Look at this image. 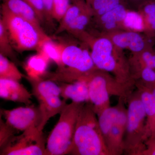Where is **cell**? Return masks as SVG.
Listing matches in <instances>:
<instances>
[{
    "label": "cell",
    "instance_id": "9a60e30c",
    "mask_svg": "<svg viewBox=\"0 0 155 155\" xmlns=\"http://www.w3.org/2000/svg\"><path fill=\"white\" fill-rule=\"evenodd\" d=\"M61 90V96L64 99L71 100L76 103L89 102L88 85L84 81L79 80L71 83L59 82Z\"/></svg>",
    "mask_w": 155,
    "mask_h": 155
},
{
    "label": "cell",
    "instance_id": "484cf974",
    "mask_svg": "<svg viewBox=\"0 0 155 155\" xmlns=\"http://www.w3.org/2000/svg\"><path fill=\"white\" fill-rule=\"evenodd\" d=\"M12 45L8 31L2 20L0 19V54L9 58L15 64H19Z\"/></svg>",
    "mask_w": 155,
    "mask_h": 155
},
{
    "label": "cell",
    "instance_id": "4dcf8cb0",
    "mask_svg": "<svg viewBox=\"0 0 155 155\" xmlns=\"http://www.w3.org/2000/svg\"><path fill=\"white\" fill-rule=\"evenodd\" d=\"M34 10L41 22L46 19V14L43 0H24Z\"/></svg>",
    "mask_w": 155,
    "mask_h": 155
},
{
    "label": "cell",
    "instance_id": "d6986e66",
    "mask_svg": "<svg viewBox=\"0 0 155 155\" xmlns=\"http://www.w3.org/2000/svg\"><path fill=\"white\" fill-rule=\"evenodd\" d=\"M50 60L41 52L31 56L26 61L24 68L27 77L33 79L43 78L48 73Z\"/></svg>",
    "mask_w": 155,
    "mask_h": 155
},
{
    "label": "cell",
    "instance_id": "cb8c5ba5",
    "mask_svg": "<svg viewBox=\"0 0 155 155\" xmlns=\"http://www.w3.org/2000/svg\"><path fill=\"white\" fill-rule=\"evenodd\" d=\"M64 45L53 41L51 39L45 41L37 52H41L58 65V68L62 66V57Z\"/></svg>",
    "mask_w": 155,
    "mask_h": 155
},
{
    "label": "cell",
    "instance_id": "ac0fdd59",
    "mask_svg": "<svg viewBox=\"0 0 155 155\" xmlns=\"http://www.w3.org/2000/svg\"><path fill=\"white\" fill-rule=\"evenodd\" d=\"M140 16L142 32L150 39H155V0H147L136 10Z\"/></svg>",
    "mask_w": 155,
    "mask_h": 155
},
{
    "label": "cell",
    "instance_id": "4316f807",
    "mask_svg": "<svg viewBox=\"0 0 155 155\" xmlns=\"http://www.w3.org/2000/svg\"><path fill=\"white\" fill-rule=\"evenodd\" d=\"M71 0H53L52 16L53 19L60 22L69 7Z\"/></svg>",
    "mask_w": 155,
    "mask_h": 155
},
{
    "label": "cell",
    "instance_id": "30bf717a",
    "mask_svg": "<svg viewBox=\"0 0 155 155\" xmlns=\"http://www.w3.org/2000/svg\"><path fill=\"white\" fill-rule=\"evenodd\" d=\"M1 114L5 119L6 124L17 133L36 128L39 130L41 124L40 110L38 107L33 105L12 110L1 109Z\"/></svg>",
    "mask_w": 155,
    "mask_h": 155
},
{
    "label": "cell",
    "instance_id": "74e56055",
    "mask_svg": "<svg viewBox=\"0 0 155 155\" xmlns=\"http://www.w3.org/2000/svg\"><path fill=\"white\" fill-rule=\"evenodd\" d=\"M85 1L87 5L91 7L92 4L94 0H85Z\"/></svg>",
    "mask_w": 155,
    "mask_h": 155
},
{
    "label": "cell",
    "instance_id": "f1b7e54d",
    "mask_svg": "<svg viewBox=\"0 0 155 155\" xmlns=\"http://www.w3.org/2000/svg\"><path fill=\"white\" fill-rule=\"evenodd\" d=\"M137 80L141 81L147 86L155 85V71L154 69L146 67L142 69L137 76Z\"/></svg>",
    "mask_w": 155,
    "mask_h": 155
},
{
    "label": "cell",
    "instance_id": "d6a6232c",
    "mask_svg": "<svg viewBox=\"0 0 155 155\" xmlns=\"http://www.w3.org/2000/svg\"><path fill=\"white\" fill-rule=\"evenodd\" d=\"M155 132V115L148 125L145 126V137L146 141Z\"/></svg>",
    "mask_w": 155,
    "mask_h": 155
},
{
    "label": "cell",
    "instance_id": "9c48e42d",
    "mask_svg": "<svg viewBox=\"0 0 155 155\" xmlns=\"http://www.w3.org/2000/svg\"><path fill=\"white\" fill-rule=\"evenodd\" d=\"M43 131L37 128L14 135L1 148V155H45Z\"/></svg>",
    "mask_w": 155,
    "mask_h": 155
},
{
    "label": "cell",
    "instance_id": "f35d334b",
    "mask_svg": "<svg viewBox=\"0 0 155 155\" xmlns=\"http://www.w3.org/2000/svg\"><path fill=\"white\" fill-rule=\"evenodd\" d=\"M79 1H80V0H71L72 3L76 2H78Z\"/></svg>",
    "mask_w": 155,
    "mask_h": 155
},
{
    "label": "cell",
    "instance_id": "e0dca14e",
    "mask_svg": "<svg viewBox=\"0 0 155 155\" xmlns=\"http://www.w3.org/2000/svg\"><path fill=\"white\" fill-rule=\"evenodd\" d=\"M128 61L132 77L136 81L143 68L149 67L155 69V51L153 48H150L132 54Z\"/></svg>",
    "mask_w": 155,
    "mask_h": 155
},
{
    "label": "cell",
    "instance_id": "ffe728a7",
    "mask_svg": "<svg viewBox=\"0 0 155 155\" xmlns=\"http://www.w3.org/2000/svg\"><path fill=\"white\" fill-rule=\"evenodd\" d=\"M124 103H126L124 100L119 98V102L116 106L109 107L97 116L100 129L105 142Z\"/></svg>",
    "mask_w": 155,
    "mask_h": 155
},
{
    "label": "cell",
    "instance_id": "83f0119b",
    "mask_svg": "<svg viewBox=\"0 0 155 155\" xmlns=\"http://www.w3.org/2000/svg\"><path fill=\"white\" fill-rule=\"evenodd\" d=\"M17 133L7 125L1 118L0 122V147L2 148Z\"/></svg>",
    "mask_w": 155,
    "mask_h": 155
},
{
    "label": "cell",
    "instance_id": "603a6c76",
    "mask_svg": "<svg viewBox=\"0 0 155 155\" xmlns=\"http://www.w3.org/2000/svg\"><path fill=\"white\" fill-rule=\"evenodd\" d=\"M87 5L85 0H80L76 2L72 3L59 22L60 24L56 30L55 34H59L67 31L70 24Z\"/></svg>",
    "mask_w": 155,
    "mask_h": 155
},
{
    "label": "cell",
    "instance_id": "7a4b0ae2",
    "mask_svg": "<svg viewBox=\"0 0 155 155\" xmlns=\"http://www.w3.org/2000/svg\"><path fill=\"white\" fill-rule=\"evenodd\" d=\"M96 115L89 103L84 105L79 113L72 147L68 155H110Z\"/></svg>",
    "mask_w": 155,
    "mask_h": 155
},
{
    "label": "cell",
    "instance_id": "d590c367",
    "mask_svg": "<svg viewBox=\"0 0 155 155\" xmlns=\"http://www.w3.org/2000/svg\"><path fill=\"white\" fill-rule=\"evenodd\" d=\"M106 0H94L91 7L93 14L100 10L105 3Z\"/></svg>",
    "mask_w": 155,
    "mask_h": 155
},
{
    "label": "cell",
    "instance_id": "4fadbf2b",
    "mask_svg": "<svg viewBox=\"0 0 155 155\" xmlns=\"http://www.w3.org/2000/svg\"><path fill=\"white\" fill-rule=\"evenodd\" d=\"M130 8L127 5H121L97 18H94L101 33L125 30V22Z\"/></svg>",
    "mask_w": 155,
    "mask_h": 155
},
{
    "label": "cell",
    "instance_id": "277c9868",
    "mask_svg": "<svg viewBox=\"0 0 155 155\" xmlns=\"http://www.w3.org/2000/svg\"><path fill=\"white\" fill-rule=\"evenodd\" d=\"M90 48L85 43L64 46L62 66L55 72L47 73L44 78L58 82L71 83L97 69L92 58Z\"/></svg>",
    "mask_w": 155,
    "mask_h": 155
},
{
    "label": "cell",
    "instance_id": "f546056e",
    "mask_svg": "<svg viewBox=\"0 0 155 155\" xmlns=\"http://www.w3.org/2000/svg\"><path fill=\"white\" fill-rule=\"evenodd\" d=\"M121 5H126L129 6L126 0H106L103 7L94 14V19L99 17Z\"/></svg>",
    "mask_w": 155,
    "mask_h": 155
},
{
    "label": "cell",
    "instance_id": "7402d4cb",
    "mask_svg": "<svg viewBox=\"0 0 155 155\" xmlns=\"http://www.w3.org/2000/svg\"><path fill=\"white\" fill-rule=\"evenodd\" d=\"M91 7L88 5L82 10L78 17L70 24L67 31L78 38L85 31V28L93 17Z\"/></svg>",
    "mask_w": 155,
    "mask_h": 155
},
{
    "label": "cell",
    "instance_id": "52a82bcc",
    "mask_svg": "<svg viewBox=\"0 0 155 155\" xmlns=\"http://www.w3.org/2000/svg\"><path fill=\"white\" fill-rule=\"evenodd\" d=\"M127 121L125 137L124 153L143 155L146 149V114L137 91L127 100Z\"/></svg>",
    "mask_w": 155,
    "mask_h": 155
},
{
    "label": "cell",
    "instance_id": "8d00e7d4",
    "mask_svg": "<svg viewBox=\"0 0 155 155\" xmlns=\"http://www.w3.org/2000/svg\"><path fill=\"white\" fill-rule=\"evenodd\" d=\"M155 141V132L146 141Z\"/></svg>",
    "mask_w": 155,
    "mask_h": 155
},
{
    "label": "cell",
    "instance_id": "836d02e7",
    "mask_svg": "<svg viewBox=\"0 0 155 155\" xmlns=\"http://www.w3.org/2000/svg\"><path fill=\"white\" fill-rule=\"evenodd\" d=\"M146 149L143 153V155H155V141L145 142Z\"/></svg>",
    "mask_w": 155,
    "mask_h": 155
},
{
    "label": "cell",
    "instance_id": "2e32d148",
    "mask_svg": "<svg viewBox=\"0 0 155 155\" xmlns=\"http://www.w3.org/2000/svg\"><path fill=\"white\" fill-rule=\"evenodd\" d=\"M2 5L11 13L27 20L39 30L44 32L35 11L24 0H3Z\"/></svg>",
    "mask_w": 155,
    "mask_h": 155
},
{
    "label": "cell",
    "instance_id": "5b68a950",
    "mask_svg": "<svg viewBox=\"0 0 155 155\" xmlns=\"http://www.w3.org/2000/svg\"><path fill=\"white\" fill-rule=\"evenodd\" d=\"M85 104L72 102L63 109L57 124L48 137L45 155L69 154L79 113Z\"/></svg>",
    "mask_w": 155,
    "mask_h": 155
},
{
    "label": "cell",
    "instance_id": "6da1fadb",
    "mask_svg": "<svg viewBox=\"0 0 155 155\" xmlns=\"http://www.w3.org/2000/svg\"><path fill=\"white\" fill-rule=\"evenodd\" d=\"M83 42L91 49L93 61L97 69L113 74L120 82L135 86L136 81L132 77L124 50L101 35L95 37L88 34Z\"/></svg>",
    "mask_w": 155,
    "mask_h": 155
},
{
    "label": "cell",
    "instance_id": "44dd1931",
    "mask_svg": "<svg viewBox=\"0 0 155 155\" xmlns=\"http://www.w3.org/2000/svg\"><path fill=\"white\" fill-rule=\"evenodd\" d=\"M135 86L137 87L142 103L146 114V125H148L155 115V100L149 87L139 80L136 81Z\"/></svg>",
    "mask_w": 155,
    "mask_h": 155
},
{
    "label": "cell",
    "instance_id": "8992f818",
    "mask_svg": "<svg viewBox=\"0 0 155 155\" xmlns=\"http://www.w3.org/2000/svg\"><path fill=\"white\" fill-rule=\"evenodd\" d=\"M1 14V19L8 31L12 45L17 51H38L45 41L51 38L30 22L11 13L3 5Z\"/></svg>",
    "mask_w": 155,
    "mask_h": 155
},
{
    "label": "cell",
    "instance_id": "d4e9b609",
    "mask_svg": "<svg viewBox=\"0 0 155 155\" xmlns=\"http://www.w3.org/2000/svg\"><path fill=\"white\" fill-rule=\"evenodd\" d=\"M25 76L19 71L14 62L0 54V78L19 81Z\"/></svg>",
    "mask_w": 155,
    "mask_h": 155
},
{
    "label": "cell",
    "instance_id": "7c38bea8",
    "mask_svg": "<svg viewBox=\"0 0 155 155\" xmlns=\"http://www.w3.org/2000/svg\"><path fill=\"white\" fill-rule=\"evenodd\" d=\"M122 104L116 121L111 127L105 143L110 155H121L125 151V137L127 110Z\"/></svg>",
    "mask_w": 155,
    "mask_h": 155
},
{
    "label": "cell",
    "instance_id": "e575fe53",
    "mask_svg": "<svg viewBox=\"0 0 155 155\" xmlns=\"http://www.w3.org/2000/svg\"><path fill=\"white\" fill-rule=\"evenodd\" d=\"M147 0H126L131 9L136 11L139 7Z\"/></svg>",
    "mask_w": 155,
    "mask_h": 155
},
{
    "label": "cell",
    "instance_id": "3957f363",
    "mask_svg": "<svg viewBox=\"0 0 155 155\" xmlns=\"http://www.w3.org/2000/svg\"><path fill=\"white\" fill-rule=\"evenodd\" d=\"M80 80L87 83L89 103L97 116L110 107V96H116L127 102L134 87L132 85L120 82L109 72L98 69L84 75Z\"/></svg>",
    "mask_w": 155,
    "mask_h": 155
},
{
    "label": "cell",
    "instance_id": "1f68e13d",
    "mask_svg": "<svg viewBox=\"0 0 155 155\" xmlns=\"http://www.w3.org/2000/svg\"><path fill=\"white\" fill-rule=\"evenodd\" d=\"M45 11L46 19L51 22L53 19L52 8L53 0H43Z\"/></svg>",
    "mask_w": 155,
    "mask_h": 155
},
{
    "label": "cell",
    "instance_id": "5bb4252c",
    "mask_svg": "<svg viewBox=\"0 0 155 155\" xmlns=\"http://www.w3.org/2000/svg\"><path fill=\"white\" fill-rule=\"evenodd\" d=\"M32 94L19 81L0 78V97L14 102L22 103L26 106L31 104Z\"/></svg>",
    "mask_w": 155,
    "mask_h": 155
},
{
    "label": "cell",
    "instance_id": "8fae6325",
    "mask_svg": "<svg viewBox=\"0 0 155 155\" xmlns=\"http://www.w3.org/2000/svg\"><path fill=\"white\" fill-rule=\"evenodd\" d=\"M100 35L107 38L117 47L128 50L132 54L153 48L154 45V40L150 39L143 34L134 31H114L101 33Z\"/></svg>",
    "mask_w": 155,
    "mask_h": 155
},
{
    "label": "cell",
    "instance_id": "ba28073f",
    "mask_svg": "<svg viewBox=\"0 0 155 155\" xmlns=\"http://www.w3.org/2000/svg\"><path fill=\"white\" fill-rule=\"evenodd\" d=\"M25 78L31 85L32 95L39 103L42 118L39 130L43 131L51 118L61 114L67 104V100L60 97L61 88L54 81L43 78L33 79L27 76Z\"/></svg>",
    "mask_w": 155,
    "mask_h": 155
}]
</instances>
